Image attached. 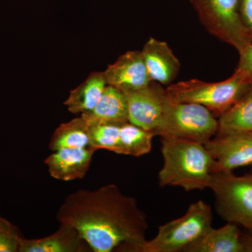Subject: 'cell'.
<instances>
[{
	"mask_svg": "<svg viewBox=\"0 0 252 252\" xmlns=\"http://www.w3.org/2000/svg\"><path fill=\"white\" fill-rule=\"evenodd\" d=\"M60 224L73 227L94 252H137L146 241L148 222L137 200L117 185L68 195L57 213Z\"/></svg>",
	"mask_w": 252,
	"mask_h": 252,
	"instance_id": "cell-1",
	"label": "cell"
},
{
	"mask_svg": "<svg viewBox=\"0 0 252 252\" xmlns=\"http://www.w3.org/2000/svg\"><path fill=\"white\" fill-rule=\"evenodd\" d=\"M163 165L158 173L161 187H180L190 190L210 187L215 160L205 144L162 138Z\"/></svg>",
	"mask_w": 252,
	"mask_h": 252,
	"instance_id": "cell-2",
	"label": "cell"
},
{
	"mask_svg": "<svg viewBox=\"0 0 252 252\" xmlns=\"http://www.w3.org/2000/svg\"><path fill=\"white\" fill-rule=\"evenodd\" d=\"M252 86L251 78L236 69L231 77L220 82L190 79L170 84L165 90L169 100L200 104L220 116L236 103Z\"/></svg>",
	"mask_w": 252,
	"mask_h": 252,
	"instance_id": "cell-3",
	"label": "cell"
},
{
	"mask_svg": "<svg viewBox=\"0 0 252 252\" xmlns=\"http://www.w3.org/2000/svg\"><path fill=\"white\" fill-rule=\"evenodd\" d=\"M218 131V120L203 105L175 102L167 98L161 119L154 133L162 138L205 144Z\"/></svg>",
	"mask_w": 252,
	"mask_h": 252,
	"instance_id": "cell-4",
	"label": "cell"
},
{
	"mask_svg": "<svg viewBox=\"0 0 252 252\" xmlns=\"http://www.w3.org/2000/svg\"><path fill=\"white\" fill-rule=\"evenodd\" d=\"M211 207L200 200L192 203L183 217L160 225L157 236L146 240L137 252H179L211 228Z\"/></svg>",
	"mask_w": 252,
	"mask_h": 252,
	"instance_id": "cell-5",
	"label": "cell"
},
{
	"mask_svg": "<svg viewBox=\"0 0 252 252\" xmlns=\"http://www.w3.org/2000/svg\"><path fill=\"white\" fill-rule=\"evenodd\" d=\"M200 23L210 34L239 54L252 44L240 15L239 0H190Z\"/></svg>",
	"mask_w": 252,
	"mask_h": 252,
	"instance_id": "cell-6",
	"label": "cell"
},
{
	"mask_svg": "<svg viewBox=\"0 0 252 252\" xmlns=\"http://www.w3.org/2000/svg\"><path fill=\"white\" fill-rule=\"evenodd\" d=\"M215 193L217 213L228 223L252 232V175L212 174L210 187Z\"/></svg>",
	"mask_w": 252,
	"mask_h": 252,
	"instance_id": "cell-7",
	"label": "cell"
},
{
	"mask_svg": "<svg viewBox=\"0 0 252 252\" xmlns=\"http://www.w3.org/2000/svg\"><path fill=\"white\" fill-rule=\"evenodd\" d=\"M122 92L127 102L129 122L154 132L161 119L166 90L152 81L142 89Z\"/></svg>",
	"mask_w": 252,
	"mask_h": 252,
	"instance_id": "cell-8",
	"label": "cell"
},
{
	"mask_svg": "<svg viewBox=\"0 0 252 252\" xmlns=\"http://www.w3.org/2000/svg\"><path fill=\"white\" fill-rule=\"evenodd\" d=\"M205 146L215 160L213 173L252 165V132L217 135Z\"/></svg>",
	"mask_w": 252,
	"mask_h": 252,
	"instance_id": "cell-9",
	"label": "cell"
},
{
	"mask_svg": "<svg viewBox=\"0 0 252 252\" xmlns=\"http://www.w3.org/2000/svg\"><path fill=\"white\" fill-rule=\"evenodd\" d=\"M103 73L107 85L122 91L137 90L152 82L142 51H127Z\"/></svg>",
	"mask_w": 252,
	"mask_h": 252,
	"instance_id": "cell-10",
	"label": "cell"
},
{
	"mask_svg": "<svg viewBox=\"0 0 252 252\" xmlns=\"http://www.w3.org/2000/svg\"><path fill=\"white\" fill-rule=\"evenodd\" d=\"M96 151L87 148H64L55 151L44 160L50 175L56 180L69 182L83 179L90 169Z\"/></svg>",
	"mask_w": 252,
	"mask_h": 252,
	"instance_id": "cell-11",
	"label": "cell"
},
{
	"mask_svg": "<svg viewBox=\"0 0 252 252\" xmlns=\"http://www.w3.org/2000/svg\"><path fill=\"white\" fill-rule=\"evenodd\" d=\"M142 53L151 80L162 86L170 85L180 72L181 64L168 44L150 37Z\"/></svg>",
	"mask_w": 252,
	"mask_h": 252,
	"instance_id": "cell-12",
	"label": "cell"
},
{
	"mask_svg": "<svg viewBox=\"0 0 252 252\" xmlns=\"http://www.w3.org/2000/svg\"><path fill=\"white\" fill-rule=\"evenodd\" d=\"M92 249L79 232L61 224L53 234L39 239L22 238L18 252H89Z\"/></svg>",
	"mask_w": 252,
	"mask_h": 252,
	"instance_id": "cell-13",
	"label": "cell"
},
{
	"mask_svg": "<svg viewBox=\"0 0 252 252\" xmlns=\"http://www.w3.org/2000/svg\"><path fill=\"white\" fill-rule=\"evenodd\" d=\"M89 124H117L129 122L127 102L122 91L107 86L102 97L94 109L81 114Z\"/></svg>",
	"mask_w": 252,
	"mask_h": 252,
	"instance_id": "cell-14",
	"label": "cell"
},
{
	"mask_svg": "<svg viewBox=\"0 0 252 252\" xmlns=\"http://www.w3.org/2000/svg\"><path fill=\"white\" fill-rule=\"evenodd\" d=\"M238 225L228 223L221 228H209L189 244L183 252H243Z\"/></svg>",
	"mask_w": 252,
	"mask_h": 252,
	"instance_id": "cell-15",
	"label": "cell"
},
{
	"mask_svg": "<svg viewBox=\"0 0 252 252\" xmlns=\"http://www.w3.org/2000/svg\"><path fill=\"white\" fill-rule=\"evenodd\" d=\"M107 86L103 72L91 73L82 84L71 91L64 105L72 114L89 112L99 102Z\"/></svg>",
	"mask_w": 252,
	"mask_h": 252,
	"instance_id": "cell-16",
	"label": "cell"
},
{
	"mask_svg": "<svg viewBox=\"0 0 252 252\" xmlns=\"http://www.w3.org/2000/svg\"><path fill=\"white\" fill-rule=\"evenodd\" d=\"M239 132H252V86L219 118L217 135Z\"/></svg>",
	"mask_w": 252,
	"mask_h": 252,
	"instance_id": "cell-17",
	"label": "cell"
},
{
	"mask_svg": "<svg viewBox=\"0 0 252 252\" xmlns=\"http://www.w3.org/2000/svg\"><path fill=\"white\" fill-rule=\"evenodd\" d=\"M90 145L89 124L82 117L61 124L49 142L52 152L64 148H87Z\"/></svg>",
	"mask_w": 252,
	"mask_h": 252,
	"instance_id": "cell-18",
	"label": "cell"
},
{
	"mask_svg": "<svg viewBox=\"0 0 252 252\" xmlns=\"http://www.w3.org/2000/svg\"><path fill=\"white\" fill-rule=\"evenodd\" d=\"M155 134L140 126L126 123L121 126L117 154L140 157L150 152Z\"/></svg>",
	"mask_w": 252,
	"mask_h": 252,
	"instance_id": "cell-19",
	"label": "cell"
},
{
	"mask_svg": "<svg viewBox=\"0 0 252 252\" xmlns=\"http://www.w3.org/2000/svg\"><path fill=\"white\" fill-rule=\"evenodd\" d=\"M121 126L117 124H89V147L95 151L106 149L117 154Z\"/></svg>",
	"mask_w": 252,
	"mask_h": 252,
	"instance_id": "cell-20",
	"label": "cell"
},
{
	"mask_svg": "<svg viewBox=\"0 0 252 252\" xmlns=\"http://www.w3.org/2000/svg\"><path fill=\"white\" fill-rule=\"evenodd\" d=\"M17 227L0 216V252H18L22 240Z\"/></svg>",
	"mask_w": 252,
	"mask_h": 252,
	"instance_id": "cell-21",
	"label": "cell"
},
{
	"mask_svg": "<svg viewBox=\"0 0 252 252\" xmlns=\"http://www.w3.org/2000/svg\"><path fill=\"white\" fill-rule=\"evenodd\" d=\"M252 79V44L240 54L237 69Z\"/></svg>",
	"mask_w": 252,
	"mask_h": 252,
	"instance_id": "cell-22",
	"label": "cell"
},
{
	"mask_svg": "<svg viewBox=\"0 0 252 252\" xmlns=\"http://www.w3.org/2000/svg\"><path fill=\"white\" fill-rule=\"evenodd\" d=\"M240 15L252 39V0H239Z\"/></svg>",
	"mask_w": 252,
	"mask_h": 252,
	"instance_id": "cell-23",
	"label": "cell"
},
{
	"mask_svg": "<svg viewBox=\"0 0 252 252\" xmlns=\"http://www.w3.org/2000/svg\"><path fill=\"white\" fill-rule=\"evenodd\" d=\"M240 240L243 252H252V235L241 234Z\"/></svg>",
	"mask_w": 252,
	"mask_h": 252,
	"instance_id": "cell-24",
	"label": "cell"
},
{
	"mask_svg": "<svg viewBox=\"0 0 252 252\" xmlns=\"http://www.w3.org/2000/svg\"></svg>",
	"mask_w": 252,
	"mask_h": 252,
	"instance_id": "cell-25",
	"label": "cell"
}]
</instances>
